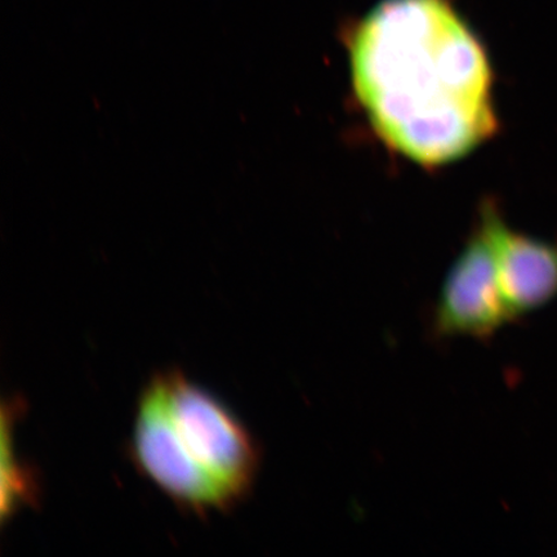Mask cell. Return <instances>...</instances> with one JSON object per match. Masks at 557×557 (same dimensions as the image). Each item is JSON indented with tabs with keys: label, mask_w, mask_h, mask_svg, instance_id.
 <instances>
[{
	"label": "cell",
	"mask_w": 557,
	"mask_h": 557,
	"mask_svg": "<svg viewBox=\"0 0 557 557\" xmlns=\"http://www.w3.org/2000/svg\"><path fill=\"white\" fill-rule=\"evenodd\" d=\"M348 53L373 128L413 162L450 163L496 132L490 61L448 0H382Z\"/></svg>",
	"instance_id": "1"
},
{
	"label": "cell",
	"mask_w": 557,
	"mask_h": 557,
	"mask_svg": "<svg viewBox=\"0 0 557 557\" xmlns=\"http://www.w3.org/2000/svg\"><path fill=\"white\" fill-rule=\"evenodd\" d=\"M132 461L180 507L206 517L253 490L261 450L226 404L183 372L152 375L139 396Z\"/></svg>",
	"instance_id": "2"
},
{
	"label": "cell",
	"mask_w": 557,
	"mask_h": 557,
	"mask_svg": "<svg viewBox=\"0 0 557 557\" xmlns=\"http://www.w3.org/2000/svg\"><path fill=\"white\" fill-rule=\"evenodd\" d=\"M512 322L500 290L496 256L483 222L449 271L431 317L436 341H486Z\"/></svg>",
	"instance_id": "3"
},
{
	"label": "cell",
	"mask_w": 557,
	"mask_h": 557,
	"mask_svg": "<svg viewBox=\"0 0 557 557\" xmlns=\"http://www.w3.org/2000/svg\"><path fill=\"white\" fill-rule=\"evenodd\" d=\"M482 222L512 322L552 302L557 296V244L512 232L492 207L484 208Z\"/></svg>",
	"instance_id": "4"
},
{
	"label": "cell",
	"mask_w": 557,
	"mask_h": 557,
	"mask_svg": "<svg viewBox=\"0 0 557 557\" xmlns=\"http://www.w3.org/2000/svg\"><path fill=\"white\" fill-rule=\"evenodd\" d=\"M20 401L3 407L2 429V519L11 517L20 507L37 503L39 486L33 472L21 466L13 450V422L20 412Z\"/></svg>",
	"instance_id": "5"
}]
</instances>
